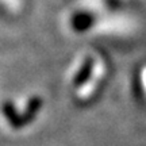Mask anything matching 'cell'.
<instances>
[{
    "label": "cell",
    "instance_id": "6da1fadb",
    "mask_svg": "<svg viewBox=\"0 0 146 146\" xmlns=\"http://www.w3.org/2000/svg\"><path fill=\"white\" fill-rule=\"evenodd\" d=\"M108 73L106 58L99 53L84 52L74 58L68 70V84L72 87L74 99L89 102L94 99Z\"/></svg>",
    "mask_w": 146,
    "mask_h": 146
},
{
    "label": "cell",
    "instance_id": "7a4b0ae2",
    "mask_svg": "<svg viewBox=\"0 0 146 146\" xmlns=\"http://www.w3.org/2000/svg\"><path fill=\"white\" fill-rule=\"evenodd\" d=\"M41 106V99L34 95H26L21 96L14 104H10L8 107H4V112L10 114V118H16V123H23V120H27L26 118H34L35 112Z\"/></svg>",
    "mask_w": 146,
    "mask_h": 146
},
{
    "label": "cell",
    "instance_id": "3957f363",
    "mask_svg": "<svg viewBox=\"0 0 146 146\" xmlns=\"http://www.w3.org/2000/svg\"><path fill=\"white\" fill-rule=\"evenodd\" d=\"M138 78H139V88H141L142 94L146 98V64L142 65L138 73Z\"/></svg>",
    "mask_w": 146,
    "mask_h": 146
},
{
    "label": "cell",
    "instance_id": "277c9868",
    "mask_svg": "<svg viewBox=\"0 0 146 146\" xmlns=\"http://www.w3.org/2000/svg\"><path fill=\"white\" fill-rule=\"evenodd\" d=\"M1 1L10 11H15L21 7V0H1Z\"/></svg>",
    "mask_w": 146,
    "mask_h": 146
}]
</instances>
